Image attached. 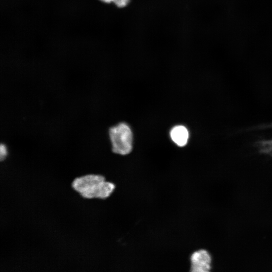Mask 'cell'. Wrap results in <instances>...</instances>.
<instances>
[{
  "mask_svg": "<svg viewBox=\"0 0 272 272\" xmlns=\"http://www.w3.org/2000/svg\"><path fill=\"white\" fill-rule=\"evenodd\" d=\"M255 146L260 153L272 155V139L258 141L255 143Z\"/></svg>",
  "mask_w": 272,
  "mask_h": 272,
  "instance_id": "5",
  "label": "cell"
},
{
  "mask_svg": "<svg viewBox=\"0 0 272 272\" xmlns=\"http://www.w3.org/2000/svg\"><path fill=\"white\" fill-rule=\"evenodd\" d=\"M109 135L112 151L116 154L125 155L132 149V133L126 123L121 122L109 128Z\"/></svg>",
  "mask_w": 272,
  "mask_h": 272,
  "instance_id": "2",
  "label": "cell"
},
{
  "mask_svg": "<svg viewBox=\"0 0 272 272\" xmlns=\"http://www.w3.org/2000/svg\"><path fill=\"white\" fill-rule=\"evenodd\" d=\"M73 188L84 198L105 199L115 189V185L106 181L100 175L89 174L76 178L72 183Z\"/></svg>",
  "mask_w": 272,
  "mask_h": 272,
  "instance_id": "1",
  "label": "cell"
},
{
  "mask_svg": "<svg viewBox=\"0 0 272 272\" xmlns=\"http://www.w3.org/2000/svg\"><path fill=\"white\" fill-rule=\"evenodd\" d=\"M101 2H102L103 3H112V2H114L115 0H99Z\"/></svg>",
  "mask_w": 272,
  "mask_h": 272,
  "instance_id": "8",
  "label": "cell"
},
{
  "mask_svg": "<svg viewBox=\"0 0 272 272\" xmlns=\"http://www.w3.org/2000/svg\"><path fill=\"white\" fill-rule=\"evenodd\" d=\"M7 149L5 144H1L0 146V159L3 160L7 155Z\"/></svg>",
  "mask_w": 272,
  "mask_h": 272,
  "instance_id": "6",
  "label": "cell"
},
{
  "mask_svg": "<svg viewBox=\"0 0 272 272\" xmlns=\"http://www.w3.org/2000/svg\"><path fill=\"white\" fill-rule=\"evenodd\" d=\"M130 0H115L114 3L118 8H123L126 6Z\"/></svg>",
  "mask_w": 272,
  "mask_h": 272,
  "instance_id": "7",
  "label": "cell"
},
{
  "mask_svg": "<svg viewBox=\"0 0 272 272\" xmlns=\"http://www.w3.org/2000/svg\"><path fill=\"white\" fill-rule=\"evenodd\" d=\"M172 140L179 147L184 146L189 138L187 129L183 125H179L173 127L170 131Z\"/></svg>",
  "mask_w": 272,
  "mask_h": 272,
  "instance_id": "4",
  "label": "cell"
},
{
  "mask_svg": "<svg viewBox=\"0 0 272 272\" xmlns=\"http://www.w3.org/2000/svg\"><path fill=\"white\" fill-rule=\"evenodd\" d=\"M190 271L192 272H208L211 269L212 257L205 249L194 252L190 256Z\"/></svg>",
  "mask_w": 272,
  "mask_h": 272,
  "instance_id": "3",
  "label": "cell"
}]
</instances>
